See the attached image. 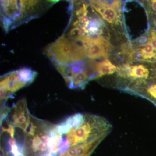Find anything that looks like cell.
Instances as JSON below:
<instances>
[{"label": "cell", "instance_id": "cell-1", "mask_svg": "<svg viewBox=\"0 0 156 156\" xmlns=\"http://www.w3.org/2000/svg\"><path fill=\"white\" fill-rule=\"evenodd\" d=\"M110 125L103 118L88 116L85 117L83 124L79 127L73 128L67 133L66 138L70 147L92 140L98 136L108 133Z\"/></svg>", "mask_w": 156, "mask_h": 156}, {"label": "cell", "instance_id": "cell-2", "mask_svg": "<svg viewBox=\"0 0 156 156\" xmlns=\"http://www.w3.org/2000/svg\"><path fill=\"white\" fill-rule=\"evenodd\" d=\"M45 53L49 58L61 64L78 62L87 55L83 46L64 36L48 46Z\"/></svg>", "mask_w": 156, "mask_h": 156}, {"label": "cell", "instance_id": "cell-3", "mask_svg": "<svg viewBox=\"0 0 156 156\" xmlns=\"http://www.w3.org/2000/svg\"><path fill=\"white\" fill-rule=\"evenodd\" d=\"M91 4L103 19L109 23H117L119 21L122 5L120 0H114L111 5L95 0H91Z\"/></svg>", "mask_w": 156, "mask_h": 156}, {"label": "cell", "instance_id": "cell-4", "mask_svg": "<svg viewBox=\"0 0 156 156\" xmlns=\"http://www.w3.org/2000/svg\"><path fill=\"white\" fill-rule=\"evenodd\" d=\"M14 126L26 131L30 124V115L25 100L20 101L15 105L12 114Z\"/></svg>", "mask_w": 156, "mask_h": 156}, {"label": "cell", "instance_id": "cell-5", "mask_svg": "<svg viewBox=\"0 0 156 156\" xmlns=\"http://www.w3.org/2000/svg\"><path fill=\"white\" fill-rule=\"evenodd\" d=\"M27 84L21 80L18 70L9 73L2 77L1 81V89H4L8 95L15 92Z\"/></svg>", "mask_w": 156, "mask_h": 156}, {"label": "cell", "instance_id": "cell-6", "mask_svg": "<svg viewBox=\"0 0 156 156\" xmlns=\"http://www.w3.org/2000/svg\"><path fill=\"white\" fill-rule=\"evenodd\" d=\"M125 66L126 78L133 79H147L151 75L149 69L142 64L127 65Z\"/></svg>", "mask_w": 156, "mask_h": 156}, {"label": "cell", "instance_id": "cell-7", "mask_svg": "<svg viewBox=\"0 0 156 156\" xmlns=\"http://www.w3.org/2000/svg\"><path fill=\"white\" fill-rule=\"evenodd\" d=\"M96 69L97 73L94 76V79L105 75H112L118 71L116 66L108 59H105L98 63L96 65Z\"/></svg>", "mask_w": 156, "mask_h": 156}, {"label": "cell", "instance_id": "cell-8", "mask_svg": "<svg viewBox=\"0 0 156 156\" xmlns=\"http://www.w3.org/2000/svg\"><path fill=\"white\" fill-rule=\"evenodd\" d=\"M140 55L144 60L147 61H156V53L153 47L150 42L144 45L140 50Z\"/></svg>", "mask_w": 156, "mask_h": 156}, {"label": "cell", "instance_id": "cell-9", "mask_svg": "<svg viewBox=\"0 0 156 156\" xmlns=\"http://www.w3.org/2000/svg\"><path fill=\"white\" fill-rule=\"evenodd\" d=\"M18 73L21 80L27 84L31 83L37 76L36 72L27 68L18 70Z\"/></svg>", "mask_w": 156, "mask_h": 156}, {"label": "cell", "instance_id": "cell-10", "mask_svg": "<svg viewBox=\"0 0 156 156\" xmlns=\"http://www.w3.org/2000/svg\"><path fill=\"white\" fill-rule=\"evenodd\" d=\"M72 128H76L83 125L85 121V116L81 113H77L71 116L66 120Z\"/></svg>", "mask_w": 156, "mask_h": 156}, {"label": "cell", "instance_id": "cell-11", "mask_svg": "<svg viewBox=\"0 0 156 156\" xmlns=\"http://www.w3.org/2000/svg\"><path fill=\"white\" fill-rule=\"evenodd\" d=\"M50 139L48 143V149L49 152L56 155L58 152L60 141L54 135H50Z\"/></svg>", "mask_w": 156, "mask_h": 156}, {"label": "cell", "instance_id": "cell-12", "mask_svg": "<svg viewBox=\"0 0 156 156\" xmlns=\"http://www.w3.org/2000/svg\"><path fill=\"white\" fill-rule=\"evenodd\" d=\"M146 92L149 98L156 105V80L148 87Z\"/></svg>", "mask_w": 156, "mask_h": 156}, {"label": "cell", "instance_id": "cell-13", "mask_svg": "<svg viewBox=\"0 0 156 156\" xmlns=\"http://www.w3.org/2000/svg\"><path fill=\"white\" fill-rule=\"evenodd\" d=\"M69 143L68 140L66 139L62 138L59 142L58 153L60 154H64L69 149Z\"/></svg>", "mask_w": 156, "mask_h": 156}, {"label": "cell", "instance_id": "cell-14", "mask_svg": "<svg viewBox=\"0 0 156 156\" xmlns=\"http://www.w3.org/2000/svg\"><path fill=\"white\" fill-rule=\"evenodd\" d=\"M41 140L38 135L34 136L32 141V148L34 152H36L39 150V147L41 144Z\"/></svg>", "mask_w": 156, "mask_h": 156}, {"label": "cell", "instance_id": "cell-15", "mask_svg": "<svg viewBox=\"0 0 156 156\" xmlns=\"http://www.w3.org/2000/svg\"><path fill=\"white\" fill-rule=\"evenodd\" d=\"M148 41L151 43L153 47L156 56V30H153L151 33L150 36L148 39Z\"/></svg>", "mask_w": 156, "mask_h": 156}, {"label": "cell", "instance_id": "cell-16", "mask_svg": "<svg viewBox=\"0 0 156 156\" xmlns=\"http://www.w3.org/2000/svg\"><path fill=\"white\" fill-rule=\"evenodd\" d=\"M5 131L9 132L11 137H14V129L13 126L11 124H9L8 125V128H5L3 127L2 128V132H5Z\"/></svg>", "mask_w": 156, "mask_h": 156}, {"label": "cell", "instance_id": "cell-17", "mask_svg": "<svg viewBox=\"0 0 156 156\" xmlns=\"http://www.w3.org/2000/svg\"><path fill=\"white\" fill-rule=\"evenodd\" d=\"M48 149V144L46 143L42 142L39 147V150L41 151H44Z\"/></svg>", "mask_w": 156, "mask_h": 156}, {"label": "cell", "instance_id": "cell-18", "mask_svg": "<svg viewBox=\"0 0 156 156\" xmlns=\"http://www.w3.org/2000/svg\"><path fill=\"white\" fill-rule=\"evenodd\" d=\"M152 9L156 12V0H150Z\"/></svg>", "mask_w": 156, "mask_h": 156}, {"label": "cell", "instance_id": "cell-19", "mask_svg": "<svg viewBox=\"0 0 156 156\" xmlns=\"http://www.w3.org/2000/svg\"><path fill=\"white\" fill-rule=\"evenodd\" d=\"M9 144L10 146L17 144H16V140L14 137H11L9 140Z\"/></svg>", "mask_w": 156, "mask_h": 156}, {"label": "cell", "instance_id": "cell-20", "mask_svg": "<svg viewBox=\"0 0 156 156\" xmlns=\"http://www.w3.org/2000/svg\"><path fill=\"white\" fill-rule=\"evenodd\" d=\"M41 156H54V155L49 152L48 153L44 154L42 155Z\"/></svg>", "mask_w": 156, "mask_h": 156}, {"label": "cell", "instance_id": "cell-21", "mask_svg": "<svg viewBox=\"0 0 156 156\" xmlns=\"http://www.w3.org/2000/svg\"><path fill=\"white\" fill-rule=\"evenodd\" d=\"M47 1L48 2H50L54 3L58 2V0H47Z\"/></svg>", "mask_w": 156, "mask_h": 156}, {"label": "cell", "instance_id": "cell-22", "mask_svg": "<svg viewBox=\"0 0 156 156\" xmlns=\"http://www.w3.org/2000/svg\"><path fill=\"white\" fill-rule=\"evenodd\" d=\"M25 154H22V153H20L19 154H18V155H17L15 156H25Z\"/></svg>", "mask_w": 156, "mask_h": 156}]
</instances>
